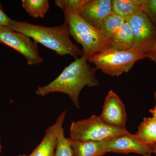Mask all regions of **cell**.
Masks as SVG:
<instances>
[{
    "mask_svg": "<svg viewBox=\"0 0 156 156\" xmlns=\"http://www.w3.org/2000/svg\"><path fill=\"white\" fill-rule=\"evenodd\" d=\"M154 98L155 105L153 108L149 110V112L152 115V117L156 120V92L154 93Z\"/></svg>",
    "mask_w": 156,
    "mask_h": 156,
    "instance_id": "obj_23",
    "label": "cell"
},
{
    "mask_svg": "<svg viewBox=\"0 0 156 156\" xmlns=\"http://www.w3.org/2000/svg\"><path fill=\"white\" fill-rule=\"evenodd\" d=\"M2 144H1V136H0V153L1 152V151H2Z\"/></svg>",
    "mask_w": 156,
    "mask_h": 156,
    "instance_id": "obj_25",
    "label": "cell"
},
{
    "mask_svg": "<svg viewBox=\"0 0 156 156\" xmlns=\"http://www.w3.org/2000/svg\"><path fill=\"white\" fill-rule=\"evenodd\" d=\"M147 58L156 63V41L146 53Z\"/></svg>",
    "mask_w": 156,
    "mask_h": 156,
    "instance_id": "obj_22",
    "label": "cell"
},
{
    "mask_svg": "<svg viewBox=\"0 0 156 156\" xmlns=\"http://www.w3.org/2000/svg\"><path fill=\"white\" fill-rule=\"evenodd\" d=\"M128 132L126 129L109 126L100 116L93 115L88 119L73 122L69 138L79 141H102Z\"/></svg>",
    "mask_w": 156,
    "mask_h": 156,
    "instance_id": "obj_5",
    "label": "cell"
},
{
    "mask_svg": "<svg viewBox=\"0 0 156 156\" xmlns=\"http://www.w3.org/2000/svg\"><path fill=\"white\" fill-rule=\"evenodd\" d=\"M84 0H56L55 5L61 9L63 12L66 11H77L80 9Z\"/></svg>",
    "mask_w": 156,
    "mask_h": 156,
    "instance_id": "obj_19",
    "label": "cell"
},
{
    "mask_svg": "<svg viewBox=\"0 0 156 156\" xmlns=\"http://www.w3.org/2000/svg\"><path fill=\"white\" fill-rule=\"evenodd\" d=\"M145 0H112L113 12L124 18H128L144 12Z\"/></svg>",
    "mask_w": 156,
    "mask_h": 156,
    "instance_id": "obj_13",
    "label": "cell"
},
{
    "mask_svg": "<svg viewBox=\"0 0 156 156\" xmlns=\"http://www.w3.org/2000/svg\"><path fill=\"white\" fill-rule=\"evenodd\" d=\"M151 147H152L153 151V153L155 154L156 156V144H154V145L152 146Z\"/></svg>",
    "mask_w": 156,
    "mask_h": 156,
    "instance_id": "obj_24",
    "label": "cell"
},
{
    "mask_svg": "<svg viewBox=\"0 0 156 156\" xmlns=\"http://www.w3.org/2000/svg\"><path fill=\"white\" fill-rule=\"evenodd\" d=\"M21 4L30 16L34 18H43L50 8L48 0H22Z\"/></svg>",
    "mask_w": 156,
    "mask_h": 156,
    "instance_id": "obj_17",
    "label": "cell"
},
{
    "mask_svg": "<svg viewBox=\"0 0 156 156\" xmlns=\"http://www.w3.org/2000/svg\"><path fill=\"white\" fill-rule=\"evenodd\" d=\"M134 38V48L146 54L156 41V27L144 12L126 18Z\"/></svg>",
    "mask_w": 156,
    "mask_h": 156,
    "instance_id": "obj_7",
    "label": "cell"
},
{
    "mask_svg": "<svg viewBox=\"0 0 156 156\" xmlns=\"http://www.w3.org/2000/svg\"><path fill=\"white\" fill-rule=\"evenodd\" d=\"M66 114V111H64L58 115L56 119L58 122V131L54 156H74L68 138H66L65 136L63 124Z\"/></svg>",
    "mask_w": 156,
    "mask_h": 156,
    "instance_id": "obj_15",
    "label": "cell"
},
{
    "mask_svg": "<svg viewBox=\"0 0 156 156\" xmlns=\"http://www.w3.org/2000/svg\"><path fill=\"white\" fill-rule=\"evenodd\" d=\"M7 27L27 36L59 56L69 55L75 59L83 56L82 50L71 40L66 22L58 26L48 27L11 19Z\"/></svg>",
    "mask_w": 156,
    "mask_h": 156,
    "instance_id": "obj_2",
    "label": "cell"
},
{
    "mask_svg": "<svg viewBox=\"0 0 156 156\" xmlns=\"http://www.w3.org/2000/svg\"><path fill=\"white\" fill-rule=\"evenodd\" d=\"M77 12L89 24L100 30L104 20L113 12L112 0H84Z\"/></svg>",
    "mask_w": 156,
    "mask_h": 156,
    "instance_id": "obj_9",
    "label": "cell"
},
{
    "mask_svg": "<svg viewBox=\"0 0 156 156\" xmlns=\"http://www.w3.org/2000/svg\"><path fill=\"white\" fill-rule=\"evenodd\" d=\"M11 19L8 16L0 4V26L7 27Z\"/></svg>",
    "mask_w": 156,
    "mask_h": 156,
    "instance_id": "obj_21",
    "label": "cell"
},
{
    "mask_svg": "<svg viewBox=\"0 0 156 156\" xmlns=\"http://www.w3.org/2000/svg\"><path fill=\"white\" fill-rule=\"evenodd\" d=\"M74 156H103L104 145L107 140L102 141H79L68 138Z\"/></svg>",
    "mask_w": 156,
    "mask_h": 156,
    "instance_id": "obj_12",
    "label": "cell"
},
{
    "mask_svg": "<svg viewBox=\"0 0 156 156\" xmlns=\"http://www.w3.org/2000/svg\"><path fill=\"white\" fill-rule=\"evenodd\" d=\"M88 61L83 56L75 59L54 80L38 87L36 91L37 95L45 96L53 92L64 93L69 96L76 108H80L79 96L82 89L99 84L95 76L97 69L91 67Z\"/></svg>",
    "mask_w": 156,
    "mask_h": 156,
    "instance_id": "obj_1",
    "label": "cell"
},
{
    "mask_svg": "<svg viewBox=\"0 0 156 156\" xmlns=\"http://www.w3.org/2000/svg\"><path fill=\"white\" fill-rule=\"evenodd\" d=\"M102 151L127 154L136 153L143 156H151L153 151L151 147L146 144L136 134L128 132L107 140Z\"/></svg>",
    "mask_w": 156,
    "mask_h": 156,
    "instance_id": "obj_8",
    "label": "cell"
},
{
    "mask_svg": "<svg viewBox=\"0 0 156 156\" xmlns=\"http://www.w3.org/2000/svg\"><path fill=\"white\" fill-rule=\"evenodd\" d=\"M100 116L109 126L126 129L127 117L125 105L113 90L110 91L105 98Z\"/></svg>",
    "mask_w": 156,
    "mask_h": 156,
    "instance_id": "obj_10",
    "label": "cell"
},
{
    "mask_svg": "<svg viewBox=\"0 0 156 156\" xmlns=\"http://www.w3.org/2000/svg\"><path fill=\"white\" fill-rule=\"evenodd\" d=\"M18 156H28V155H27L26 154H21L19 155H18Z\"/></svg>",
    "mask_w": 156,
    "mask_h": 156,
    "instance_id": "obj_26",
    "label": "cell"
},
{
    "mask_svg": "<svg viewBox=\"0 0 156 156\" xmlns=\"http://www.w3.org/2000/svg\"><path fill=\"white\" fill-rule=\"evenodd\" d=\"M70 35L82 46L83 56L87 59L111 48V39L89 24L77 11L63 12Z\"/></svg>",
    "mask_w": 156,
    "mask_h": 156,
    "instance_id": "obj_3",
    "label": "cell"
},
{
    "mask_svg": "<svg viewBox=\"0 0 156 156\" xmlns=\"http://www.w3.org/2000/svg\"><path fill=\"white\" fill-rule=\"evenodd\" d=\"M144 12L156 27V0H145Z\"/></svg>",
    "mask_w": 156,
    "mask_h": 156,
    "instance_id": "obj_20",
    "label": "cell"
},
{
    "mask_svg": "<svg viewBox=\"0 0 156 156\" xmlns=\"http://www.w3.org/2000/svg\"><path fill=\"white\" fill-rule=\"evenodd\" d=\"M134 38L130 25L126 20L111 38V48L124 51L134 48Z\"/></svg>",
    "mask_w": 156,
    "mask_h": 156,
    "instance_id": "obj_14",
    "label": "cell"
},
{
    "mask_svg": "<svg viewBox=\"0 0 156 156\" xmlns=\"http://www.w3.org/2000/svg\"><path fill=\"white\" fill-rule=\"evenodd\" d=\"M0 44H5L21 54L29 65L41 64L37 44L29 37L6 27L0 26Z\"/></svg>",
    "mask_w": 156,
    "mask_h": 156,
    "instance_id": "obj_6",
    "label": "cell"
},
{
    "mask_svg": "<svg viewBox=\"0 0 156 156\" xmlns=\"http://www.w3.org/2000/svg\"><path fill=\"white\" fill-rule=\"evenodd\" d=\"M136 134L149 146L156 144V120L152 117H145Z\"/></svg>",
    "mask_w": 156,
    "mask_h": 156,
    "instance_id": "obj_16",
    "label": "cell"
},
{
    "mask_svg": "<svg viewBox=\"0 0 156 156\" xmlns=\"http://www.w3.org/2000/svg\"><path fill=\"white\" fill-rule=\"evenodd\" d=\"M147 58L146 54L135 48L120 51L109 48L90 57L89 62L95 65V68L112 76H119L128 73L135 62Z\"/></svg>",
    "mask_w": 156,
    "mask_h": 156,
    "instance_id": "obj_4",
    "label": "cell"
},
{
    "mask_svg": "<svg viewBox=\"0 0 156 156\" xmlns=\"http://www.w3.org/2000/svg\"><path fill=\"white\" fill-rule=\"evenodd\" d=\"M58 122L48 127L38 145L28 156H54L57 144Z\"/></svg>",
    "mask_w": 156,
    "mask_h": 156,
    "instance_id": "obj_11",
    "label": "cell"
},
{
    "mask_svg": "<svg viewBox=\"0 0 156 156\" xmlns=\"http://www.w3.org/2000/svg\"><path fill=\"white\" fill-rule=\"evenodd\" d=\"M126 20V18L112 12L104 20L99 30L106 37L111 39Z\"/></svg>",
    "mask_w": 156,
    "mask_h": 156,
    "instance_id": "obj_18",
    "label": "cell"
}]
</instances>
